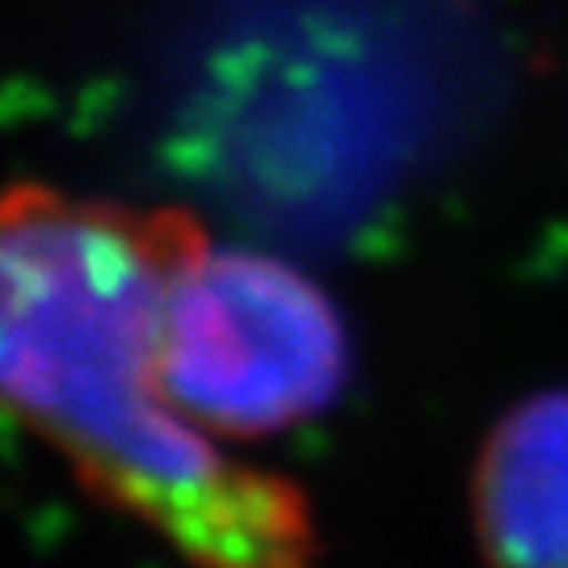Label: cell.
Here are the masks:
<instances>
[{"mask_svg":"<svg viewBox=\"0 0 568 568\" xmlns=\"http://www.w3.org/2000/svg\"><path fill=\"white\" fill-rule=\"evenodd\" d=\"M471 501L497 565L568 568V392L535 396L497 426Z\"/></svg>","mask_w":568,"mask_h":568,"instance_id":"cell-3","label":"cell"},{"mask_svg":"<svg viewBox=\"0 0 568 568\" xmlns=\"http://www.w3.org/2000/svg\"><path fill=\"white\" fill-rule=\"evenodd\" d=\"M206 241L185 211L18 185L0 224V384L81 485L215 568H295L316 530L300 488L224 459L161 384L164 291Z\"/></svg>","mask_w":568,"mask_h":568,"instance_id":"cell-1","label":"cell"},{"mask_svg":"<svg viewBox=\"0 0 568 568\" xmlns=\"http://www.w3.org/2000/svg\"><path fill=\"white\" fill-rule=\"evenodd\" d=\"M349 349L337 312L300 270L244 248L185 253L161 321V384L220 438H262L342 396Z\"/></svg>","mask_w":568,"mask_h":568,"instance_id":"cell-2","label":"cell"}]
</instances>
